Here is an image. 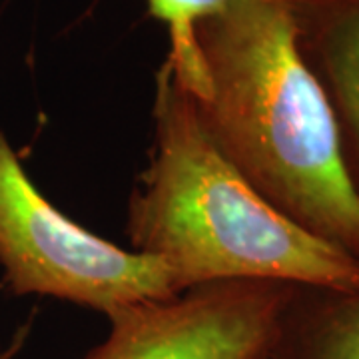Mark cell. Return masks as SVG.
Listing matches in <instances>:
<instances>
[{"label": "cell", "mask_w": 359, "mask_h": 359, "mask_svg": "<svg viewBox=\"0 0 359 359\" xmlns=\"http://www.w3.org/2000/svg\"><path fill=\"white\" fill-rule=\"evenodd\" d=\"M194 39L204 76L194 102L219 152L269 204L359 257V190L294 0H230Z\"/></svg>", "instance_id": "6da1fadb"}, {"label": "cell", "mask_w": 359, "mask_h": 359, "mask_svg": "<svg viewBox=\"0 0 359 359\" xmlns=\"http://www.w3.org/2000/svg\"><path fill=\"white\" fill-rule=\"evenodd\" d=\"M152 110V158L128 202L132 250L160 259L182 292L245 280L359 294V257L285 216L231 166L166 62Z\"/></svg>", "instance_id": "7a4b0ae2"}, {"label": "cell", "mask_w": 359, "mask_h": 359, "mask_svg": "<svg viewBox=\"0 0 359 359\" xmlns=\"http://www.w3.org/2000/svg\"><path fill=\"white\" fill-rule=\"evenodd\" d=\"M0 271L8 294L54 297L106 318L182 294L160 259L112 244L62 214L28 176L2 128Z\"/></svg>", "instance_id": "3957f363"}, {"label": "cell", "mask_w": 359, "mask_h": 359, "mask_svg": "<svg viewBox=\"0 0 359 359\" xmlns=\"http://www.w3.org/2000/svg\"><path fill=\"white\" fill-rule=\"evenodd\" d=\"M294 285L214 282L116 313L84 359H259L269 351Z\"/></svg>", "instance_id": "277c9868"}, {"label": "cell", "mask_w": 359, "mask_h": 359, "mask_svg": "<svg viewBox=\"0 0 359 359\" xmlns=\"http://www.w3.org/2000/svg\"><path fill=\"white\" fill-rule=\"evenodd\" d=\"M294 11L302 50L334 104L351 170L359 166V0H294Z\"/></svg>", "instance_id": "5b68a950"}, {"label": "cell", "mask_w": 359, "mask_h": 359, "mask_svg": "<svg viewBox=\"0 0 359 359\" xmlns=\"http://www.w3.org/2000/svg\"><path fill=\"white\" fill-rule=\"evenodd\" d=\"M318 294V304L302 308L294 292L269 347L271 358L359 359V294Z\"/></svg>", "instance_id": "8992f818"}, {"label": "cell", "mask_w": 359, "mask_h": 359, "mask_svg": "<svg viewBox=\"0 0 359 359\" xmlns=\"http://www.w3.org/2000/svg\"><path fill=\"white\" fill-rule=\"evenodd\" d=\"M148 13L160 20L168 32V54L164 62L170 66L180 86L192 98L200 96L204 86L200 54L196 48L194 30L204 18L218 13L230 0H146Z\"/></svg>", "instance_id": "52a82bcc"}, {"label": "cell", "mask_w": 359, "mask_h": 359, "mask_svg": "<svg viewBox=\"0 0 359 359\" xmlns=\"http://www.w3.org/2000/svg\"><path fill=\"white\" fill-rule=\"evenodd\" d=\"M30 332H32V318L26 320L22 325H18L16 332L11 335V339H8L4 346H0V359L18 358V355L22 353V349H25L28 337H30Z\"/></svg>", "instance_id": "ba28073f"}, {"label": "cell", "mask_w": 359, "mask_h": 359, "mask_svg": "<svg viewBox=\"0 0 359 359\" xmlns=\"http://www.w3.org/2000/svg\"><path fill=\"white\" fill-rule=\"evenodd\" d=\"M259 359H273V358H271V355H269V351H268V353H266V355H262V358H259Z\"/></svg>", "instance_id": "9c48e42d"}]
</instances>
